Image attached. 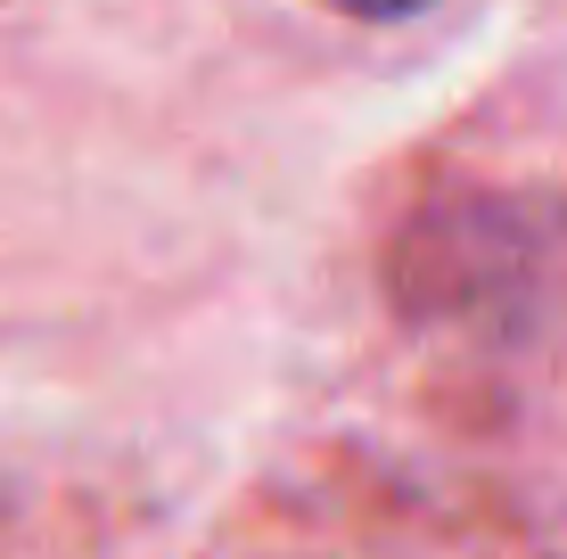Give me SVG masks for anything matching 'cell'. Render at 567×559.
Returning a JSON list of instances; mask_svg holds the SVG:
<instances>
[{
    "label": "cell",
    "instance_id": "obj_1",
    "mask_svg": "<svg viewBox=\"0 0 567 559\" xmlns=\"http://www.w3.org/2000/svg\"><path fill=\"white\" fill-rule=\"evenodd\" d=\"M338 9H354V17H412V9H427V0H338Z\"/></svg>",
    "mask_w": 567,
    "mask_h": 559
}]
</instances>
